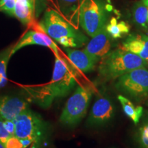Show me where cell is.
I'll use <instances>...</instances> for the list:
<instances>
[{"instance_id":"1","label":"cell","mask_w":148,"mask_h":148,"mask_svg":"<svg viewBox=\"0 0 148 148\" xmlns=\"http://www.w3.org/2000/svg\"><path fill=\"white\" fill-rule=\"evenodd\" d=\"M40 27L51 38L65 47H79L87 38L74 28L63 16L53 9H48L40 23Z\"/></svg>"},{"instance_id":"2","label":"cell","mask_w":148,"mask_h":148,"mask_svg":"<svg viewBox=\"0 0 148 148\" xmlns=\"http://www.w3.org/2000/svg\"><path fill=\"white\" fill-rule=\"evenodd\" d=\"M147 66V61L120 47L110 51L101 59L99 71L104 79H113L134 69Z\"/></svg>"},{"instance_id":"3","label":"cell","mask_w":148,"mask_h":148,"mask_svg":"<svg viewBox=\"0 0 148 148\" xmlns=\"http://www.w3.org/2000/svg\"><path fill=\"white\" fill-rule=\"evenodd\" d=\"M107 11L101 0H83L79 8V21L86 34L92 37L106 27Z\"/></svg>"},{"instance_id":"4","label":"cell","mask_w":148,"mask_h":148,"mask_svg":"<svg viewBox=\"0 0 148 148\" xmlns=\"http://www.w3.org/2000/svg\"><path fill=\"white\" fill-rule=\"evenodd\" d=\"M91 92L87 88L79 86L66 101L60 114V121L67 127L78 124L87 112Z\"/></svg>"},{"instance_id":"5","label":"cell","mask_w":148,"mask_h":148,"mask_svg":"<svg viewBox=\"0 0 148 148\" xmlns=\"http://www.w3.org/2000/svg\"><path fill=\"white\" fill-rule=\"evenodd\" d=\"M14 136L18 139H29L38 142L45 134L47 126L39 114L27 108L13 120Z\"/></svg>"},{"instance_id":"6","label":"cell","mask_w":148,"mask_h":148,"mask_svg":"<svg viewBox=\"0 0 148 148\" xmlns=\"http://www.w3.org/2000/svg\"><path fill=\"white\" fill-rule=\"evenodd\" d=\"M75 72L73 66L64 58L56 56L52 78L48 84L56 98L67 95L75 87Z\"/></svg>"},{"instance_id":"7","label":"cell","mask_w":148,"mask_h":148,"mask_svg":"<svg viewBox=\"0 0 148 148\" xmlns=\"http://www.w3.org/2000/svg\"><path fill=\"white\" fill-rule=\"evenodd\" d=\"M116 87L136 99L148 96V69L146 67L132 70L119 77Z\"/></svg>"},{"instance_id":"8","label":"cell","mask_w":148,"mask_h":148,"mask_svg":"<svg viewBox=\"0 0 148 148\" xmlns=\"http://www.w3.org/2000/svg\"><path fill=\"white\" fill-rule=\"evenodd\" d=\"M114 114V107L110 99L99 97L95 101L86 121L88 126L99 127L111 120Z\"/></svg>"},{"instance_id":"9","label":"cell","mask_w":148,"mask_h":148,"mask_svg":"<svg viewBox=\"0 0 148 148\" xmlns=\"http://www.w3.org/2000/svg\"><path fill=\"white\" fill-rule=\"evenodd\" d=\"M40 45L47 47L52 50L56 54V56H60L58 53V47L54 42L45 32L30 30L28 31L21 37L17 43L12 47V55L21 48L29 45Z\"/></svg>"},{"instance_id":"10","label":"cell","mask_w":148,"mask_h":148,"mask_svg":"<svg viewBox=\"0 0 148 148\" xmlns=\"http://www.w3.org/2000/svg\"><path fill=\"white\" fill-rule=\"evenodd\" d=\"M111 38L105 27L92 37V39L88 42L84 50L101 60L110 51L112 47Z\"/></svg>"},{"instance_id":"11","label":"cell","mask_w":148,"mask_h":148,"mask_svg":"<svg viewBox=\"0 0 148 148\" xmlns=\"http://www.w3.org/2000/svg\"><path fill=\"white\" fill-rule=\"evenodd\" d=\"M29 108L27 103L23 99L11 96L0 97V116L3 120H13Z\"/></svg>"},{"instance_id":"12","label":"cell","mask_w":148,"mask_h":148,"mask_svg":"<svg viewBox=\"0 0 148 148\" xmlns=\"http://www.w3.org/2000/svg\"><path fill=\"white\" fill-rule=\"evenodd\" d=\"M66 54L71 65L82 72H88L95 68L96 64L100 60L97 57L89 54L84 50H78L66 48Z\"/></svg>"},{"instance_id":"13","label":"cell","mask_w":148,"mask_h":148,"mask_svg":"<svg viewBox=\"0 0 148 148\" xmlns=\"http://www.w3.org/2000/svg\"><path fill=\"white\" fill-rule=\"evenodd\" d=\"M14 16L24 25L32 23L36 17L41 0H15Z\"/></svg>"},{"instance_id":"14","label":"cell","mask_w":148,"mask_h":148,"mask_svg":"<svg viewBox=\"0 0 148 148\" xmlns=\"http://www.w3.org/2000/svg\"><path fill=\"white\" fill-rule=\"evenodd\" d=\"M121 49L138 56L148 62V36L133 34L129 35L122 43Z\"/></svg>"},{"instance_id":"15","label":"cell","mask_w":148,"mask_h":148,"mask_svg":"<svg viewBox=\"0 0 148 148\" xmlns=\"http://www.w3.org/2000/svg\"><path fill=\"white\" fill-rule=\"evenodd\" d=\"M25 90L29 99L43 108L50 106L53 101L56 99L48 84L39 86L27 87Z\"/></svg>"},{"instance_id":"16","label":"cell","mask_w":148,"mask_h":148,"mask_svg":"<svg viewBox=\"0 0 148 148\" xmlns=\"http://www.w3.org/2000/svg\"><path fill=\"white\" fill-rule=\"evenodd\" d=\"M106 29L111 38L117 39L128 34L130 26L126 22L123 21H119L116 18L112 17L106 26Z\"/></svg>"},{"instance_id":"17","label":"cell","mask_w":148,"mask_h":148,"mask_svg":"<svg viewBox=\"0 0 148 148\" xmlns=\"http://www.w3.org/2000/svg\"><path fill=\"white\" fill-rule=\"evenodd\" d=\"M118 100L121 103L123 112L127 116H128L135 124L139 122L140 118L143 114V107L140 106H135L134 103L123 95L118 96Z\"/></svg>"},{"instance_id":"18","label":"cell","mask_w":148,"mask_h":148,"mask_svg":"<svg viewBox=\"0 0 148 148\" xmlns=\"http://www.w3.org/2000/svg\"><path fill=\"white\" fill-rule=\"evenodd\" d=\"M133 19L135 23L144 29L148 28V7L141 1H138L132 8Z\"/></svg>"},{"instance_id":"19","label":"cell","mask_w":148,"mask_h":148,"mask_svg":"<svg viewBox=\"0 0 148 148\" xmlns=\"http://www.w3.org/2000/svg\"><path fill=\"white\" fill-rule=\"evenodd\" d=\"M12 47H9L0 52V77H5L6 76L7 64L10 60L12 53Z\"/></svg>"},{"instance_id":"20","label":"cell","mask_w":148,"mask_h":148,"mask_svg":"<svg viewBox=\"0 0 148 148\" xmlns=\"http://www.w3.org/2000/svg\"><path fill=\"white\" fill-rule=\"evenodd\" d=\"M138 143L140 148H148V116L138 131Z\"/></svg>"},{"instance_id":"21","label":"cell","mask_w":148,"mask_h":148,"mask_svg":"<svg viewBox=\"0 0 148 148\" xmlns=\"http://www.w3.org/2000/svg\"><path fill=\"white\" fill-rule=\"evenodd\" d=\"M15 0H0V10L14 16Z\"/></svg>"},{"instance_id":"22","label":"cell","mask_w":148,"mask_h":148,"mask_svg":"<svg viewBox=\"0 0 148 148\" xmlns=\"http://www.w3.org/2000/svg\"><path fill=\"white\" fill-rule=\"evenodd\" d=\"M58 2L61 10L66 12V11H71L76 8L79 0H58Z\"/></svg>"},{"instance_id":"23","label":"cell","mask_w":148,"mask_h":148,"mask_svg":"<svg viewBox=\"0 0 148 148\" xmlns=\"http://www.w3.org/2000/svg\"><path fill=\"white\" fill-rule=\"evenodd\" d=\"M4 145L6 148H23L21 140L15 136H10Z\"/></svg>"},{"instance_id":"24","label":"cell","mask_w":148,"mask_h":148,"mask_svg":"<svg viewBox=\"0 0 148 148\" xmlns=\"http://www.w3.org/2000/svg\"><path fill=\"white\" fill-rule=\"evenodd\" d=\"M10 136V135L7 132L6 130L5 129L4 125H3V120L0 116V140L5 144Z\"/></svg>"},{"instance_id":"25","label":"cell","mask_w":148,"mask_h":148,"mask_svg":"<svg viewBox=\"0 0 148 148\" xmlns=\"http://www.w3.org/2000/svg\"><path fill=\"white\" fill-rule=\"evenodd\" d=\"M3 125L10 136H14L15 125H14L13 121H12V120H3Z\"/></svg>"},{"instance_id":"26","label":"cell","mask_w":148,"mask_h":148,"mask_svg":"<svg viewBox=\"0 0 148 148\" xmlns=\"http://www.w3.org/2000/svg\"><path fill=\"white\" fill-rule=\"evenodd\" d=\"M20 140H21L22 145H23V148H26L27 146L29 145L32 143V140L27 139V138H25V139H20Z\"/></svg>"},{"instance_id":"27","label":"cell","mask_w":148,"mask_h":148,"mask_svg":"<svg viewBox=\"0 0 148 148\" xmlns=\"http://www.w3.org/2000/svg\"><path fill=\"white\" fill-rule=\"evenodd\" d=\"M0 148H6L4 145V143H3L1 140H0Z\"/></svg>"},{"instance_id":"28","label":"cell","mask_w":148,"mask_h":148,"mask_svg":"<svg viewBox=\"0 0 148 148\" xmlns=\"http://www.w3.org/2000/svg\"><path fill=\"white\" fill-rule=\"evenodd\" d=\"M142 2L148 7V0H142Z\"/></svg>"},{"instance_id":"29","label":"cell","mask_w":148,"mask_h":148,"mask_svg":"<svg viewBox=\"0 0 148 148\" xmlns=\"http://www.w3.org/2000/svg\"><path fill=\"white\" fill-rule=\"evenodd\" d=\"M107 1H108V2L109 3H110V0H107Z\"/></svg>"}]
</instances>
